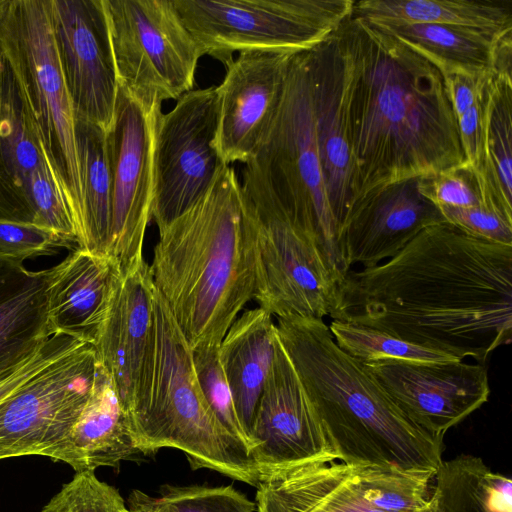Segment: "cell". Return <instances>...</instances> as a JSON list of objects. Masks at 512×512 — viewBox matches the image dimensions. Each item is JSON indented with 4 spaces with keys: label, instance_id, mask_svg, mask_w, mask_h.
Here are the masks:
<instances>
[{
    "label": "cell",
    "instance_id": "obj_27",
    "mask_svg": "<svg viewBox=\"0 0 512 512\" xmlns=\"http://www.w3.org/2000/svg\"><path fill=\"white\" fill-rule=\"evenodd\" d=\"M370 23L412 46L430 60L442 75L453 72L495 74L500 43L512 34V30L496 33L441 24Z\"/></svg>",
    "mask_w": 512,
    "mask_h": 512
},
{
    "label": "cell",
    "instance_id": "obj_9",
    "mask_svg": "<svg viewBox=\"0 0 512 512\" xmlns=\"http://www.w3.org/2000/svg\"><path fill=\"white\" fill-rule=\"evenodd\" d=\"M203 55L224 66L235 52L310 50L352 12L354 0H172Z\"/></svg>",
    "mask_w": 512,
    "mask_h": 512
},
{
    "label": "cell",
    "instance_id": "obj_16",
    "mask_svg": "<svg viewBox=\"0 0 512 512\" xmlns=\"http://www.w3.org/2000/svg\"><path fill=\"white\" fill-rule=\"evenodd\" d=\"M250 442L261 478L293 465L338 461L278 336L274 361L252 422Z\"/></svg>",
    "mask_w": 512,
    "mask_h": 512
},
{
    "label": "cell",
    "instance_id": "obj_11",
    "mask_svg": "<svg viewBox=\"0 0 512 512\" xmlns=\"http://www.w3.org/2000/svg\"><path fill=\"white\" fill-rule=\"evenodd\" d=\"M216 86L192 89L157 115L152 218L163 229L196 204L228 166L215 144Z\"/></svg>",
    "mask_w": 512,
    "mask_h": 512
},
{
    "label": "cell",
    "instance_id": "obj_1",
    "mask_svg": "<svg viewBox=\"0 0 512 512\" xmlns=\"http://www.w3.org/2000/svg\"><path fill=\"white\" fill-rule=\"evenodd\" d=\"M329 317L485 364L512 339V245L428 226L389 260L350 269Z\"/></svg>",
    "mask_w": 512,
    "mask_h": 512
},
{
    "label": "cell",
    "instance_id": "obj_31",
    "mask_svg": "<svg viewBox=\"0 0 512 512\" xmlns=\"http://www.w3.org/2000/svg\"><path fill=\"white\" fill-rule=\"evenodd\" d=\"M346 467L361 496L385 512H425L439 503L436 494L437 473L374 465Z\"/></svg>",
    "mask_w": 512,
    "mask_h": 512
},
{
    "label": "cell",
    "instance_id": "obj_46",
    "mask_svg": "<svg viewBox=\"0 0 512 512\" xmlns=\"http://www.w3.org/2000/svg\"><path fill=\"white\" fill-rule=\"evenodd\" d=\"M131 508H132V507H131ZM138 509H139V508H138ZM142 510H143V509H142ZM146 511H147V510H146ZM149 512H151V511H149Z\"/></svg>",
    "mask_w": 512,
    "mask_h": 512
},
{
    "label": "cell",
    "instance_id": "obj_2",
    "mask_svg": "<svg viewBox=\"0 0 512 512\" xmlns=\"http://www.w3.org/2000/svg\"><path fill=\"white\" fill-rule=\"evenodd\" d=\"M351 21L349 209L391 184L466 167L441 71L396 36L364 19Z\"/></svg>",
    "mask_w": 512,
    "mask_h": 512
},
{
    "label": "cell",
    "instance_id": "obj_15",
    "mask_svg": "<svg viewBox=\"0 0 512 512\" xmlns=\"http://www.w3.org/2000/svg\"><path fill=\"white\" fill-rule=\"evenodd\" d=\"M309 59L320 163L340 231L351 200L350 103L355 78L351 16L309 50Z\"/></svg>",
    "mask_w": 512,
    "mask_h": 512
},
{
    "label": "cell",
    "instance_id": "obj_43",
    "mask_svg": "<svg viewBox=\"0 0 512 512\" xmlns=\"http://www.w3.org/2000/svg\"><path fill=\"white\" fill-rule=\"evenodd\" d=\"M493 75H474L464 72L443 75L447 93L457 119L474 104Z\"/></svg>",
    "mask_w": 512,
    "mask_h": 512
},
{
    "label": "cell",
    "instance_id": "obj_23",
    "mask_svg": "<svg viewBox=\"0 0 512 512\" xmlns=\"http://www.w3.org/2000/svg\"><path fill=\"white\" fill-rule=\"evenodd\" d=\"M43 164L48 163L26 101L0 54V220L35 225L28 181Z\"/></svg>",
    "mask_w": 512,
    "mask_h": 512
},
{
    "label": "cell",
    "instance_id": "obj_37",
    "mask_svg": "<svg viewBox=\"0 0 512 512\" xmlns=\"http://www.w3.org/2000/svg\"><path fill=\"white\" fill-rule=\"evenodd\" d=\"M40 512H130L117 489L94 471L76 472Z\"/></svg>",
    "mask_w": 512,
    "mask_h": 512
},
{
    "label": "cell",
    "instance_id": "obj_3",
    "mask_svg": "<svg viewBox=\"0 0 512 512\" xmlns=\"http://www.w3.org/2000/svg\"><path fill=\"white\" fill-rule=\"evenodd\" d=\"M158 231L149 265L156 290L192 350L218 347L256 286L235 170L226 166L196 204Z\"/></svg>",
    "mask_w": 512,
    "mask_h": 512
},
{
    "label": "cell",
    "instance_id": "obj_10",
    "mask_svg": "<svg viewBox=\"0 0 512 512\" xmlns=\"http://www.w3.org/2000/svg\"><path fill=\"white\" fill-rule=\"evenodd\" d=\"M118 83L144 106L192 90L197 42L172 0H103Z\"/></svg>",
    "mask_w": 512,
    "mask_h": 512
},
{
    "label": "cell",
    "instance_id": "obj_6",
    "mask_svg": "<svg viewBox=\"0 0 512 512\" xmlns=\"http://www.w3.org/2000/svg\"><path fill=\"white\" fill-rule=\"evenodd\" d=\"M0 54L26 101L47 163L73 218L78 244L82 186L76 116L56 50L48 0H0Z\"/></svg>",
    "mask_w": 512,
    "mask_h": 512
},
{
    "label": "cell",
    "instance_id": "obj_22",
    "mask_svg": "<svg viewBox=\"0 0 512 512\" xmlns=\"http://www.w3.org/2000/svg\"><path fill=\"white\" fill-rule=\"evenodd\" d=\"M140 453L113 380L97 357L91 394L66 437L45 456L75 472L117 466Z\"/></svg>",
    "mask_w": 512,
    "mask_h": 512
},
{
    "label": "cell",
    "instance_id": "obj_4",
    "mask_svg": "<svg viewBox=\"0 0 512 512\" xmlns=\"http://www.w3.org/2000/svg\"><path fill=\"white\" fill-rule=\"evenodd\" d=\"M276 333L338 461L437 473L443 438L414 423L334 341L321 318L277 317Z\"/></svg>",
    "mask_w": 512,
    "mask_h": 512
},
{
    "label": "cell",
    "instance_id": "obj_26",
    "mask_svg": "<svg viewBox=\"0 0 512 512\" xmlns=\"http://www.w3.org/2000/svg\"><path fill=\"white\" fill-rule=\"evenodd\" d=\"M276 342L272 315L258 307L238 317L219 345L222 368L249 440L255 411L274 361Z\"/></svg>",
    "mask_w": 512,
    "mask_h": 512
},
{
    "label": "cell",
    "instance_id": "obj_44",
    "mask_svg": "<svg viewBox=\"0 0 512 512\" xmlns=\"http://www.w3.org/2000/svg\"><path fill=\"white\" fill-rule=\"evenodd\" d=\"M487 504L490 512H512L511 479L491 473L487 487Z\"/></svg>",
    "mask_w": 512,
    "mask_h": 512
},
{
    "label": "cell",
    "instance_id": "obj_18",
    "mask_svg": "<svg viewBox=\"0 0 512 512\" xmlns=\"http://www.w3.org/2000/svg\"><path fill=\"white\" fill-rule=\"evenodd\" d=\"M293 54L244 51L225 66L224 79L216 86L215 144L226 164L253 158L282 101Z\"/></svg>",
    "mask_w": 512,
    "mask_h": 512
},
{
    "label": "cell",
    "instance_id": "obj_14",
    "mask_svg": "<svg viewBox=\"0 0 512 512\" xmlns=\"http://www.w3.org/2000/svg\"><path fill=\"white\" fill-rule=\"evenodd\" d=\"M54 41L76 118L112 127L118 78L103 0H48Z\"/></svg>",
    "mask_w": 512,
    "mask_h": 512
},
{
    "label": "cell",
    "instance_id": "obj_24",
    "mask_svg": "<svg viewBox=\"0 0 512 512\" xmlns=\"http://www.w3.org/2000/svg\"><path fill=\"white\" fill-rule=\"evenodd\" d=\"M256 488L258 512H385L361 496L339 461L276 469L263 475ZM425 512L444 511L438 503Z\"/></svg>",
    "mask_w": 512,
    "mask_h": 512
},
{
    "label": "cell",
    "instance_id": "obj_45",
    "mask_svg": "<svg viewBox=\"0 0 512 512\" xmlns=\"http://www.w3.org/2000/svg\"><path fill=\"white\" fill-rule=\"evenodd\" d=\"M129 511L130 512H149L146 510H142V509H138V508H131V507H129Z\"/></svg>",
    "mask_w": 512,
    "mask_h": 512
},
{
    "label": "cell",
    "instance_id": "obj_39",
    "mask_svg": "<svg viewBox=\"0 0 512 512\" xmlns=\"http://www.w3.org/2000/svg\"><path fill=\"white\" fill-rule=\"evenodd\" d=\"M59 247L74 249L52 230L28 223L0 220V256L24 261L54 253Z\"/></svg>",
    "mask_w": 512,
    "mask_h": 512
},
{
    "label": "cell",
    "instance_id": "obj_13",
    "mask_svg": "<svg viewBox=\"0 0 512 512\" xmlns=\"http://www.w3.org/2000/svg\"><path fill=\"white\" fill-rule=\"evenodd\" d=\"M161 106L148 108L119 85L107 138L112 175L109 257L121 271L143 258L145 232L152 218L153 141Z\"/></svg>",
    "mask_w": 512,
    "mask_h": 512
},
{
    "label": "cell",
    "instance_id": "obj_38",
    "mask_svg": "<svg viewBox=\"0 0 512 512\" xmlns=\"http://www.w3.org/2000/svg\"><path fill=\"white\" fill-rule=\"evenodd\" d=\"M418 188L437 207L470 208L484 205L475 175L468 167L421 177Z\"/></svg>",
    "mask_w": 512,
    "mask_h": 512
},
{
    "label": "cell",
    "instance_id": "obj_25",
    "mask_svg": "<svg viewBox=\"0 0 512 512\" xmlns=\"http://www.w3.org/2000/svg\"><path fill=\"white\" fill-rule=\"evenodd\" d=\"M49 269L31 271L0 256V372L18 364L54 334L48 317Z\"/></svg>",
    "mask_w": 512,
    "mask_h": 512
},
{
    "label": "cell",
    "instance_id": "obj_30",
    "mask_svg": "<svg viewBox=\"0 0 512 512\" xmlns=\"http://www.w3.org/2000/svg\"><path fill=\"white\" fill-rule=\"evenodd\" d=\"M472 171V170H471ZM484 205L512 220V75L495 74L486 92L483 153L472 171Z\"/></svg>",
    "mask_w": 512,
    "mask_h": 512
},
{
    "label": "cell",
    "instance_id": "obj_8",
    "mask_svg": "<svg viewBox=\"0 0 512 512\" xmlns=\"http://www.w3.org/2000/svg\"><path fill=\"white\" fill-rule=\"evenodd\" d=\"M241 193L256 263L254 299L272 316H329L338 281L318 247L277 200L248 161Z\"/></svg>",
    "mask_w": 512,
    "mask_h": 512
},
{
    "label": "cell",
    "instance_id": "obj_20",
    "mask_svg": "<svg viewBox=\"0 0 512 512\" xmlns=\"http://www.w3.org/2000/svg\"><path fill=\"white\" fill-rule=\"evenodd\" d=\"M153 292L150 266L144 257L121 271L93 346L113 380L126 414L137 392L149 344Z\"/></svg>",
    "mask_w": 512,
    "mask_h": 512
},
{
    "label": "cell",
    "instance_id": "obj_17",
    "mask_svg": "<svg viewBox=\"0 0 512 512\" xmlns=\"http://www.w3.org/2000/svg\"><path fill=\"white\" fill-rule=\"evenodd\" d=\"M419 427L442 437L489 399L485 364L380 361L362 363Z\"/></svg>",
    "mask_w": 512,
    "mask_h": 512
},
{
    "label": "cell",
    "instance_id": "obj_12",
    "mask_svg": "<svg viewBox=\"0 0 512 512\" xmlns=\"http://www.w3.org/2000/svg\"><path fill=\"white\" fill-rule=\"evenodd\" d=\"M96 362L83 343L0 404V459L45 456L66 437L91 394Z\"/></svg>",
    "mask_w": 512,
    "mask_h": 512
},
{
    "label": "cell",
    "instance_id": "obj_42",
    "mask_svg": "<svg viewBox=\"0 0 512 512\" xmlns=\"http://www.w3.org/2000/svg\"><path fill=\"white\" fill-rule=\"evenodd\" d=\"M488 83L481 91L474 104L457 119L465 166L470 168L472 171L479 168L482 160L486 92Z\"/></svg>",
    "mask_w": 512,
    "mask_h": 512
},
{
    "label": "cell",
    "instance_id": "obj_32",
    "mask_svg": "<svg viewBox=\"0 0 512 512\" xmlns=\"http://www.w3.org/2000/svg\"><path fill=\"white\" fill-rule=\"evenodd\" d=\"M328 328L336 344L361 363H445L460 360L450 354L413 344L369 327L331 320Z\"/></svg>",
    "mask_w": 512,
    "mask_h": 512
},
{
    "label": "cell",
    "instance_id": "obj_28",
    "mask_svg": "<svg viewBox=\"0 0 512 512\" xmlns=\"http://www.w3.org/2000/svg\"><path fill=\"white\" fill-rule=\"evenodd\" d=\"M75 131L82 186L78 248L109 256L112 175L107 131L81 118H76Z\"/></svg>",
    "mask_w": 512,
    "mask_h": 512
},
{
    "label": "cell",
    "instance_id": "obj_21",
    "mask_svg": "<svg viewBox=\"0 0 512 512\" xmlns=\"http://www.w3.org/2000/svg\"><path fill=\"white\" fill-rule=\"evenodd\" d=\"M120 273L109 256L78 247L49 269L48 317L54 334L94 346Z\"/></svg>",
    "mask_w": 512,
    "mask_h": 512
},
{
    "label": "cell",
    "instance_id": "obj_35",
    "mask_svg": "<svg viewBox=\"0 0 512 512\" xmlns=\"http://www.w3.org/2000/svg\"><path fill=\"white\" fill-rule=\"evenodd\" d=\"M193 362L204 398L221 425L251 450L250 440L238 418L233 395L224 374L219 346L193 350Z\"/></svg>",
    "mask_w": 512,
    "mask_h": 512
},
{
    "label": "cell",
    "instance_id": "obj_36",
    "mask_svg": "<svg viewBox=\"0 0 512 512\" xmlns=\"http://www.w3.org/2000/svg\"><path fill=\"white\" fill-rule=\"evenodd\" d=\"M28 200L35 225L52 230L73 248L78 247L73 218L48 164L31 174Z\"/></svg>",
    "mask_w": 512,
    "mask_h": 512
},
{
    "label": "cell",
    "instance_id": "obj_34",
    "mask_svg": "<svg viewBox=\"0 0 512 512\" xmlns=\"http://www.w3.org/2000/svg\"><path fill=\"white\" fill-rule=\"evenodd\" d=\"M492 471L479 457L462 455L442 461L436 493L444 512H490L487 487Z\"/></svg>",
    "mask_w": 512,
    "mask_h": 512
},
{
    "label": "cell",
    "instance_id": "obj_40",
    "mask_svg": "<svg viewBox=\"0 0 512 512\" xmlns=\"http://www.w3.org/2000/svg\"><path fill=\"white\" fill-rule=\"evenodd\" d=\"M83 343L64 334H55L32 355L0 372V404L36 374Z\"/></svg>",
    "mask_w": 512,
    "mask_h": 512
},
{
    "label": "cell",
    "instance_id": "obj_19",
    "mask_svg": "<svg viewBox=\"0 0 512 512\" xmlns=\"http://www.w3.org/2000/svg\"><path fill=\"white\" fill-rule=\"evenodd\" d=\"M411 178L375 190L348 210L339 231V247L348 270L372 268L398 254L424 228L444 222Z\"/></svg>",
    "mask_w": 512,
    "mask_h": 512
},
{
    "label": "cell",
    "instance_id": "obj_5",
    "mask_svg": "<svg viewBox=\"0 0 512 512\" xmlns=\"http://www.w3.org/2000/svg\"><path fill=\"white\" fill-rule=\"evenodd\" d=\"M139 452L174 448L192 469H211L257 487L261 472L250 448L217 420L201 391L193 350L154 286L152 328L128 413Z\"/></svg>",
    "mask_w": 512,
    "mask_h": 512
},
{
    "label": "cell",
    "instance_id": "obj_41",
    "mask_svg": "<svg viewBox=\"0 0 512 512\" xmlns=\"http://www.w3.org/2000/svg\"><path fill=\"white\" fill-rule=\"evenodd\" d=\"M446 222L486 241L512 245V220L488 206L470 208L438 207Z\"/></svg>",
    "mask_w": 512,
    "mask_h": 512
},
{
    "label": "cell",
    "instance_id": "obj_29",
    "mask_svg": "<svg viewBox=\"0 0 512 512\" xmlns=\"http://www.w3.org/2000/svg\"><path fill=\"white\" fill-rule=\"evenodd\" d=\"M352 18L441 24L501 33L512 30V0H360Z\"/></svg>",
    "mask_w": 512,
    "mask_h": 512
},
{
    "label": "cell",
    "instance_id": "obj_7",
    "mask_svg": "<svg viewBox=\"0 0 512 512\" xmlns=\"http://www.w3.org/2000/svg\"><path fill=\"white\" fill-rule=\"evenodd\" d=\"M252 162L293 220L314 242L338 285L349 271L339 247L316 137L309 50L291 57L278 111Z\"/></svg>",
    "mask_w": 512,
    "mask_h": 512
},
{
    "label": "cell",
    "instance_id": "obj_33",
    "mask_svg": "<svg viewBox=\"0 0 512 512\" xmlns=\"http://www.w3.org/2000/svg\"><path fill=\"white\" fill-rule=\"evenodd\" d=\"M129 507L151 512H254L256 504L232 486L164 485L159 497L134 490Z\"/></svg>",
    "mask_w": 512,
    "mask_h": 512
}]
</instances>
